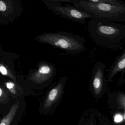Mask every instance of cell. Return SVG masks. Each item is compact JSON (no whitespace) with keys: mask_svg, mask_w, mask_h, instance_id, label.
Returning <instances> with one entry per match:
<instances>
[{"mask_svg":"<svg viewBox=\"0 0 125 125\" xmlns=\"http://www.w3.org/2000/svg\"><path fill=\"white\" fill-rule=\"evenodd\" d=\"M87 30L97 45L114 51L123 47L125 38V25L92 17L87 22Z\"/></svg>","mask_w":125,"mask_h":125,"instance_id":"cell-1","label":"cell"},{"mask_svg":"<svg viewBox=\"0 0 125 125\" xmlns=\"http://www.w3.org/2000/svg\"><path fill=\"white\" fill-rule=\"evenodd\" d=\"M76 7L87 12L92 17L114 22H125V5L79 0Z\"/></svg>","mask_w":125,"mask_h":125,"instance_id":"cell-2","label":"cell"},{"mask_svg":"<svg viewBox=\"0 0 125 125\" xmlns=\"http://www.w3.org/2000/svg\"><path fill=\"white\" fill-rule=\"evenodd\" d=\"M43 39L44 42L72 55L82 53L87 49L84 38L65 31L48 33L44 36Z\"/></svg>","mask_w":125,"mask_h":125,"instance_id":"cell-3","label":"cell"},{"mask_svg":"<svg viewBox=\"0 0 125 125\" xmlns=\"http://www.w3.org/2000/svg\"><path fill=\"white\" fill-rule=\"evenodd\" d=\"M50 9L56 15L73 21L86 25V20L91 19L92 16L87 12L73 5H62L58 0H52Z\"/></svg>","mask_w":125,"mask_h":125,"instance_id":"cell-4","label":"cell"},{"mask_svg":"<svg viewBox=\"0 0 125 125\" xmlns=\"http://www.w3.org/2000/svg\"><path fill=\"white\" fill-rule=\"evenodd\" d=\"M106 69V65L104 62L98 61L92 70L90 88L96 97L101 95L105 89Z\"/></svg>","mask_w":125,"mask_h":125,"instance_id":"cell-5","label":"cell"},{"mask_svg":"<svg viewBox=\"0 0 125 125\" xmlns=\"http://www.w3.org/2000/svg\"><path fill=\"white\" fill-rule=\"evenodd\" d=\"M69 77L63 76L60 78L55 86L50 90L44 103V107L49 109L57 104L60 99L65 85Z\"/></svg>","mask_w":125,"mask_h":125,"instance_id":"cell-6","label":"cell"},{"mask_svg":"<svg viewBox=\"0 0 125 125\" xmlns=\"http://www.w3.org/2000/svg\"><path fill=\"white\" fill-rule=\"evenodd\" d=\"M79 125H109L107 120L100 113L91 110L83 117Z\"/></svg>","mask_w":125,"mask_h":125,"instance_id":"cell-7","label":"cell"},{"mask_svg":"<svg viewBox=\"0 0 125 125\" xmlns=\"http://www.w3.org/2000/svg\"><path fill=\"white\" fill-rule=\"evenodd\" d=\"M119 72L121 73V77H123L125 73V50L115 58L108 69V82H111L115 76Z\"/></svg>","mask_w":125,"mask_h":125,"instance_id":"cell-8","label":"cell"},{"mask_svg":"<svg viewBox=\"0 0 125 125\" xmlns=\"http://www.w3.org/2000/svg\"><path fill=\"white\" fill-rule=\"evenodd\" d=\"M19 105V102L18 101L12 106L8 114L0 122V125H9L16 113Z\"/></svg>","mask_w":125,"mask_h":125,"instance_id":"cell-9","label":"cell"},{"mask_svg":"<svg viewBox=\"0 0 125 125\" xmlns=\"http://www.w3.org/2000/svg\"><path fill=\"white\" fill-rule=\"evenodd\" d=\"M91 2L95 3H109L118 5H125V3L120 0H88Z\"/></svg>","mask_w":125,"mask_h":125,"instance_id":"cell-10","label":"cell"},{"mask_svg":"<svg viewBox=\"0 0 125 125\" xmlns=\"http://www.w3.org/2000/svg\"><path fill=\"white\" fill-rule=\"evenodd\" d=\"M125 95L123 94L122 93L118 96V104L122 109L125 110Z\"/></svg>","mask_w":125,"mask_h":125,"instance_id":"cell-11","label":"cell"},{"mask_svg":"<svg viewBox=\"0 0 125 125\" xmlns=\"http://www.w3.org/2000/svg\"><path fill=\"white\" fill-rule=\"evenodd\" d=\"M125 115H121L120 113L115 114L114 117V121L115 123H119L123 121V120H124Z\"/></svg>","mask_w":125,"mask_h":125,"instance_id":"cell-12","label":"cell"},{"mask_svg":"<svg viewBox=\"0 0 125 125\" xmlns=\"http://www.w3.org/2000/svg\"><path fill=\"white\" fill-rule=\"evenodd\" d=\"M6 87L8 89L10 90V91L13 93L14 94H16V91L14 90V83L13 82H8L6 84Z\"/></svg>","mask_w":125,"mask_h":125,"instance_id":"cell-13","label":"cell"},{"mask_svg":"<svg viewBox=\"0 0 125 125\" xmlns=\"http://www.w3.org/2000/svg\"><path fill=\"white\" fill-rule=\"evenodd\" d=\"M6 6L5 3L2 2H0V11H4L6 10Z\"/></svg>","mask_w":125,"mask_h":125,"instance_id":"cell-14","label":"cell"},{"mask_svg":"<svg viewBox=\"0 0 125 125\" xmlns=\"http://www.w3.org/2000/svg\"><path fill=\"white\" fill-rule=\"evenodd\" d=\"M0 71L2 73V74L4 75H6L7 74V71L5 68L3 66H1L0 68Z\"/></svg>","mask_w":125,"mask_h":125,"instance_id":"cell-15","label":"cell"},{"mask_svg":"<svg viewBox=\"0 0 125 125\" xmlns=\"http://www.w3.org/2000/svg\"><path fill=\"white\" fill-rule=\"evenodd\" d=\"M3 94V91L2 89L1 88H0V98L2 96Z\"/></svg>","mask_w":125,"mask_h":125,"instance_id":"cell-16","label":"cell"}]
</instances>
